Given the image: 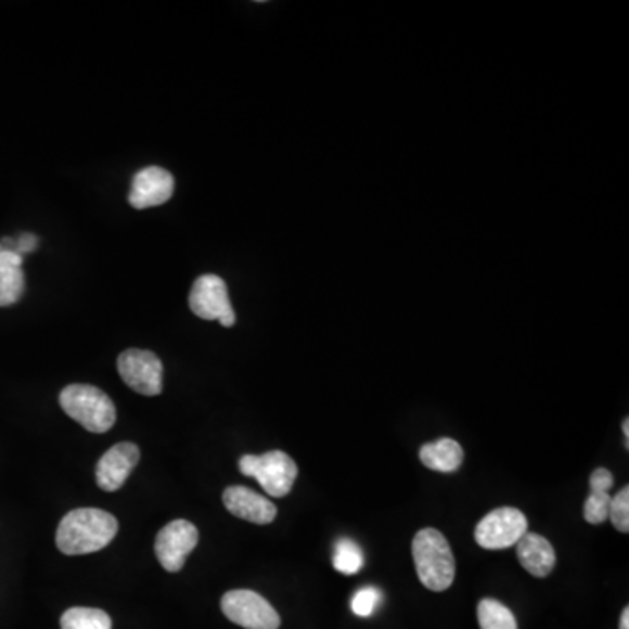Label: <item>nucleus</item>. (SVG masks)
Returning <instances> with one entry per match:
<instances>
[{"mask_svg": "<svg viewBox=\"0 0 629 629\" xmlns=\"http://www.w3.org/2000/svg\"><path fill=\"white\" fill-rule=\"evenodd\" d=\"M116 517L102 509H76L60 522L56 548L67 556L97 553L117 535Z\"/></svg>", "mask_w": 629, "mask_h": 629, "instance_id": "obj_1", "label": "nucleus"}, {"mask_svg": "<svg viewBox=\"0 0 629 629\" xmlns=\"http://www.w3.org/2000/svg\"><path fill=\"white\" fill-rule=\"evenodd\" d=\"M414 566L420 582L431 591H446L453 585L454 565L453 551L445 535L436 528H423L414 535L413 545Z\"/></svg>", "mask_w": 629, "mask_h": 629, "instance_id": "obj_2", "label": "nucleus"}, {"mask_svg": "<svg viewBox=\"0 0 629 629\" xmlns=\"http://www.w3.org/2000/svg\"><path fill=\"white\" fill-rule=\"evenodd\" d=\"M63 411L93 434H102L116 423V406L111 397L93 385H68L60 394Z\"/></svg>", "mask_w": 629, "mask_h": 629, "instance_id": "obj_3", "label": "nucleus"}, {"mask_svg": "<svg viewBox=\"0 0 629 629\" xmlns=\"http://www.w3.org/2000/svg\"><path fill=\"white\" fill-rule=\"evenodd\" d=\"M243 476L254 477L274 499L287 497L297 477V465L287 453L274 450L265 454H243L239 462Z\"/></svg>", "mask_w": 629, "mask_h": 629, "instance_id": "obj_4", "label": "nucleus"}, {"mask_svg": "<svg viewBox=\"0 0 629 629\" xmlns=\"http://www.w3.org/2000/svg\"><path fill=\"white\" fill-rule=\"evenodd\" d=\"M220 608L231 622L245 629H279V612L261 594L251 589H234L220 600Z\"/></svg>", "mask_w": 629, "mask_h": 629, "instance_id": "obj_5", "label": "nucleus"}, {"mask_svg": "<svg viewBox=\"0 0 629 629\" xmlns=\"http://www.w3.org/2000/svg\"><path fill=\"white\" fill-rule=\"evenodd\" d=\"M189 308L200 319L217 320L224 328H233L236 322L228 285L217 274H202L196 279L189 294Z\"/></svg>", "mask_w": 629, "mask_h": 629, "instance_id": "obj_6", "label": "nucleus"}, {"mask_svg": "<svg viewBox=\"0 0 629 629\" xmlns=\"http://www.w3.org/2000/svg\"><path fill=\"white\" fill-rule=\"evenodd\" d=\"M526 531L528 519L519 509L500 508L486 514L482 522L477 523L474 537L483 549L500 551L516 545Z\"/></svg>", "mask_w": 629, "mask_h": 629, "instance_id": "obj_7", "label": "nucleus"}, {"mask_svg": "<svg viewBox=\"0 0 629 629\" xmlns=\"http://www.w3.org/2000/svg\"><path fill=\"white\" fill-rule=\"evenodd\" d=\"M117 369H119L123 382L131 390L147 397L162 394L163 364L153 351L139 350V348L123 351L117 359Z\"/></svg>", "mask_w": 629, "mask_h": 629, "instance_id": "obj_8", "label": "nucleus"}, {"mask_svg": "<svg viewBox=\"0 0 629 629\" xmlns=\"http://www.w3.org/2000/svg\"><path fill=\"white\" fill-rule=\"evenodd\" d=\"M198 530L193 523L185 519L168 523L156 535L154 542L157 562L162 563L165 570L176 574L184 566L191 551L198 545Z\"/></svg>", "mask_w": 629, "mask_h": 629, "instance_id": "obj_9", "label": "nucleus"}, {"mask_svg": "<svg viewBox=\"0 0 629 629\" xmlns=\"http://www.w3.org/2000/svg\"><path fill=\"white\" fill-rule=\"evenodd\" d=\"M174 188L176 180L170 171L162 167H147L140 170L131 182L128 202L137 210L159 207L174 196Z\"/></svg>", "mask_w": 629, "mask_h": 629, "instance_id": "obj_10", "label": "nucleus"}, {"mask_svg": "<svg viewBox=\"0 0 629 629\" xmlns=\"http://www.w3.org/2000/svg\"><path fill=\"white\" fill-rule=\"evenodd\" d=\"M140 460L139 446L119 442L113 446L97 463V485L104 491H117L125 485Z\"/></svg>", "mask_w": 629, "mask_h": 629, "instance_id": "obj_11", "label": "nucleus"}, {"mask_svg": "<svg viewBox=\"0 0 629 629\" xmlns=\"http://www.w3.org/2000/svg\"><path fill=\"white\" fill-rule=\"evenodd\" d=\"M222 502L233 516L254 525H270L277 517V505L247 486H230Z\"/></svg>", "mask_w": 629, "mask_h": 629, "instance_id": "obj_12", "label": "nucleus"}, {"mask_svg": "<svg viewBox=\"0 0 629 629\" xmlns=\"http://www.w3.org/2000/svg\"><path fill=\"white\" fill-rule=\"evenodd\" d=\"M517 560L528 574L534 577H548L556 565V553L548 539L542 535L526 531L517 542Z\"/></svg>", "mask_w": 629, "mask_h": 629, "instance_id": "obj_13", "label": "nucleus"}, {"mask_svg": "<svg viewBox=\"0 0 629 629\" xmlns=\"http://www.w3.org/2000/svg\"><path fill=\"white\" fill-rule=\"evenodd\" d=\"M23 256L0 245V306L18 303L25 291V274L22 270Z\"/></svg>", "mask_w": 629, "mask_h": 629, "instance_id": "obj_14", "label": "nucleus"}, {"mask_svg": "<svg viewBox=\"0 0 629 629\" xmlns=\"http://www.w3.org/2000/svg\"><path fill=\"white\" fill-rule=\"evenodd\" d=\"M591 495L585 503V519L591 525H602L608 519L611 508V488L614 485V476L607 468H596L589 477Z\"/></svg>", "mask_w": 629, "mask_h": 629, "instance_id": "obj_15", "label": "nucleus"}, {"mask_svg": "<svg viewBox=\"0 0 629 629\" xmlns=\"http://www.w3.org/2000/svg\"><path fill=\"white\" fill-rule=\"evenodd\" d=\"M420 460L431 471L446 472V474L459 471L463 462L462 446L457 440L445 437L436 442L423 445L420 450Z\"/></svg>", "mask_w": 629, "mask_h": 629, "instance_id": "obj_16", "label": "nucleus"}, {"mask_svg": "<svg viewBox=\"0 0 629 629\" xmlns=\"http://www.w3.org/2000/svg\"><path fill=\"white\" fill-rule=\"evenodd\" d=\"M477 620H479L482 629H517L513 612L493 598H485L479 602Z\"/></svg>", "mask_w": 629, "mask_h": 629, "instance_id": "obj_17", "label": "nucleus"}, {"mask_svg": "<svg viewBox=\"0 0 629 629\" xmlns=\"http://www.w3.org/2000/svg\"><path fill=\"white\" fill-rule=\"evenodd\" d=\"M60 626L62 629H113V620L99 608L74 607L65 611Z\"/></svg>", "mask_w": 629, "mask_h": 629, "instance_id": "obj_18", "label": "nucleus"}, {"mask_svg": "<svg viewBox=\"0 0 629 629\" xmlns=\"http://www.w3.org/2000/svg\"><path fill=\"white\" fill-rule=\"evenodd\" d=\"M333 565L339 574L354 576L364 565V553L354 540L342 539L334 548Z\"/></svg>", "mask_w": 629, "mask_h": 629, "instance_id": "obj_19", "label": "nucleus"}, {"mask_svg": "<svg viewBox=\"0 0 629 629\" xmlns=\"http://www.w3.org/2000/svg\"><path fill=\"white\" fill-rule=\"evenodd\" d=\"M608 517L617 531L628 534L629 531V488L625 486L616 497H612Z\"/></svg>", "mask_w": 629, "mask_h": 629, "instance_id": "obj_20", "label": "nucleus"}, {"mask_svg": "<svg viewBox=\"0 0 629 629\" xmlns=\"http://www.w3.org/2000/svg\"><path fill=\"white\" fill-rule=\"evenodd\" d=\"M380 602H382V591L373 586H368V588L357 591L356 596L351 600V611L356 616L371 617Z\"/></svg>", "mask_w": 629, "mask_h": 629, "instance_id": "obj_21", "label": "nucleus"}, {"mask_svg": "<svg viewBox=\"0 0 629 629\" xmlns=\"http://www.w3.org/2000/svg\"><path fill=\"white\" fill-rule=\"evenodd\" d=\"M37 245H39V239L36 234L25 233L16 242V251H18L20 256L31 254V252L37 251Z\"/></svg>", "mask_w": 629, "mask_h": 629, "instance_id": "obj_22", "label": "nucleus"}, {"mask_svg": "<svg viewBox=\"0 0 629 629\" xmlns=\"http://www.w3.org/2000/svg\"><path fill=\"white\" fill-rule=\"evenodd\" d=\"M619 629H629V608L626 607L622 611V616H620Z\"/></svg>", "mask_w": 629, "mask_h": 629, "instance_id": "obj_23", "label": "nucleus"}, {"mask_svg": "<svg viewBox=\"0 0 629 629\" xmlns=\"http://www.w3.org/2000/svg\"><path fill=\"white\" fill-rule=\"evenodd\" d=\"M622 432H625L626 450H628V448H629V419H626L625 422H622Z\"/></svg>", "mask_w": 629, "mask_h": 629, "instance_id": "obj_24", "label": "nucleus"}]
</instances>
